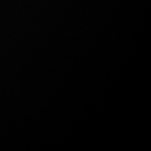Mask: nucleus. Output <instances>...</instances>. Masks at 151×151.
<instances>
[]
</instances>
